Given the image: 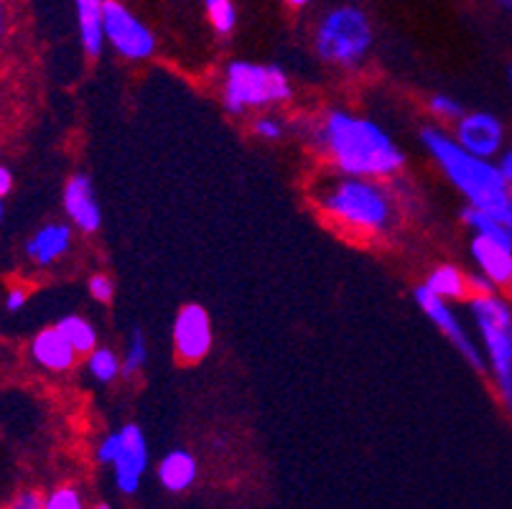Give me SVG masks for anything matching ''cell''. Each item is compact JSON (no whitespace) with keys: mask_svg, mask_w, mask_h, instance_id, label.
I'll return each mask as SVG.
<instances>
[{"mask_svg":"<svg viewBox=\"0 0 512 509\" xmlns=\"http://www.w3.org/2000/svg\"><path fill=\"white\" fill-rule=\"evenodd\" d=\"M311 140L339 174L390 179L406 163L403 151L380 125L347 110H329L314 125Z\"/></svg>","mask_w":512,"mask_h":509,"instance_id":"obj_1","label":"cell"},{"mask_svg":"<svg viewBox=\"0 0 512 509\" xmlns=\"http://www.w3.org/2000/svg\"><path fill=\"white\" fill-rule=\"evenodd\" d=\"M314 199L332 222L355 235H380L395 222L393 196L380 179L329 171L316 179Z\"/></svg>","mask_w":512,"mask_h":509,"instance_id":"obj_2","label":"cell"},{"mask_svg":"<svg viewBox=\"0 0 512 509\" xmlns=\"http://www.w3.org/2000/svg\"><path fill=\"white\" fill-rule=\"evenodd\" d=\"M421 143L428 156L436 161V166L444 171L446 179L454 184V189L467 199V207L505 219L512 189L502 179L495 161L464 151L454 140V135L441 128H423Z\"/></svg>","mask_w":512,"mask_h":509,"instance_id":"obj_3","label":"cell"},{"mask_svg":"<svg viewBox=\"0 0 512 509\" xmlns=\"http://www.w3.org/2000/svg\"><path fill=\"white\" fill-rule=\"evenodd\" d=\"M469 316L482 339L484 364L492 377L497 398L512 410V308L502 293H472Z\"/></svg>","mask_w":512,"mask_h":509,"instance_id":"obj_4","label":"cell"},{"mask_svg":"<svg viewBox=\"0 0 512 509\" xmlns=\"http://www.w3.org/2000/svg\"><path fill=\"white\" fill-rule=\"evenodd\" d=\"M291 95V79L281 67L255 62L227 64L222 102L230 115H242L253 107L281 105L291 100Z\"/></svg>","mask_w":512,"mask_h":509,"instance_id":"obj_5","label":"cell"},{"mask_svg":"<svg viewBox=\"0 0 512 509\" xmlns=\"http://www.w3.org/2000/svg\"><path fill=\"white\" fill-rule=\"evenodd\" d=\"M372 23L357 6H337L321 18L314 34L316 54L334 67H357L372 49Z\"/></svg>","mask_w":512,"mask_h":509,"instance_id":"obj_6","label":"cell"},{"mask_svg":"<svg viewBox=\"0 0 512 509\" xmlns=\"http://www.w3.org/2000/svg\"><path fill=\"white\" fill-rule=\"evenodd\" d=\"M105 44L113 46L120 56L130 62H143L156 51V39L151 28L136 18L120 0H105Z\"/></svg>","mask_w":512,"mask_h":509,"instance_id":"obj_7","label":"cell"},{"mask_svg":"<svg viewBox=\"0 0 512 509\" xmlns=\"http://www.w3.org/2000/svg\"><path fill=\"white\" fill-rule=\"evenodd\" d=\"M413 298H416L418 308L428 316V321L449 339L451 347L467 359L469 367L482 372V375H487V364H484L482 349L477 347V342H474L472 336H469V331L464 329V324L459 321V316H456V311L451 308V303L446 301V298L436 296L434 291H428L426 286H418L416 291H413Z\"/></svg>","mask_w":512,"mask_h":509,"instance_id":"obj_8","label":"cell"},{"mask_svg":"<svg viewBox=\"0 0 512 509\" xmlns=\"http://www.w3.org/2000/svg\"><path fill=\"white\" fill-rule=\"evenodd\" d=\"M469 252L479 275L490 280L497 293L512 291V237L507 227L487 235H474Z\"/></svg>","mask_w":512,"mask_h":509,"instance_id":"obj_9","label":"cell"},{"mask_svg":"<svg viewBox=\"0 0 512 509\" xmlns=\"http://www.w3.org/2000/svg\"><path fill=\"white\" fill-rule=\"evenodd\" d=\"M171 336H174V354L179 362H202L214 342L212 319H209L207 308L199 306V303H186V306H181L174 319Z\"/></svg>","mask_w":512,"mask_h":509,"instance_id":"obj_10","label":"cell"},{"mask_svg":"<svg viewBox=\"0 0 512 509\" xmlns=\"http://www.w3.org/2000/svg\"><path fill=\"white\" fill-rule=\"evenodd\" d=\"M454 140L464 151L495 161L505 151V125L492 112H464L454 123Z\"/></svg>","mask_w":512,"mask_h":509,"instance_id":"obj_11","label":"cell"},{"mask_svg":"<svg viewBox=\"0 0 512 509\" xmlns=\"http://www.w3.org/2000/svg\"><path fill=\"white\" fill-rule=\"evenodd\" d=\"M148 469V443L141 426L125 423L120 428V451L113 461L115 484L123 494H136L141 489Z\"/></svg>","mask_w":512,"mask_h":509,"instance_id":"obj_12","label":"cell"},{"mask_svg":"<svg viewBox=\"0 0 512 509\" xmlns=\"http://www.w3.org/2000/svg\"><path fill=\"white\" fill-rule=\"evenodd\" d=\"M64 212L72 219L74 227L85 235H95L102 227V209L97 204L95 189H92V181L85 174L69 176V181L64 184Z\"/></svg>","mask_w":512,"mask_h":509,"instance_id":"obj_13","label":"cell"},{"mask_svg":"<svg viewBox=\"0 0 512 509\" xmlns=\"http://www.w3.org/2000/svg\"><path fill=\"white\" fill-rule=\"evenodd\" d=\"M72 247V227L64 222H49L34 232L26 242V255L36 265L46 268L62 260Z\"/></svg>","mask_w":512,"mask_h":509,"instance_id":"obj_14","label":"cell"},{"mask_svg":"<svg viewBox=\"0 0 512 509\" xmlns=\"http://www.w3.org/2000/svg\"><path fill=\"white\" fill-rule=\"evenodd\" d=\"M31 357L39 367L49 372H67L72 370L79 354L74 352L72 344L64 339L62 331L57 326L41 329L31 342Z\"/></svg>","mask_w":512,"mask_h":509,"instance_id":"obj_15","label":"cell"},{"mask_svg":"<svg viewBox=\"0 0 512 509\" xmlns=\"http://www.w3.org/2000/svg\"><path fill=\"white\" fill-rule=\"evenodd\" d=\"M77 8V23H79V41L87 56L97 59L105 46V0H74Z\"/></svg>","mask_w":512,"mask_h":509,"instance_id":"obj_16","label":"cell"},{"mask_svg":"<svg viewBox=\"0 0 512 509\" xmlns=\"http://www.w3.org/2000/svg\"><path fill=\"white\" fill-rule=\"evenodd\" d=\"M197 474V459H194L189 451H184V448L169 451V454L161 459V464H158V482H161V487L169 489V492L174 494L192 489L194 482H197Z\"/></svg>","mask_w":512,"mask_h":509,"instance_id":"obj_17","label":"cell"},{"mask_svg":"<svg viewBox=\"0 0 512 509\" xmlns=\"http://www.w3.org/2000/svg\"><path fill=\"white\" fill-rule=\"evenodd\" d=\"M423 286L428 291H434L436 296L446 298V301H459V298L469 296L467 275L459 268H454V265H439V268L431 270V275H428Z\"/></svg>","mask_w":512,"mask_h":509,"instance_id":"obj_18","label":"cell"},{"mask_svg":"<svg viewBox=\"0 0 512 509\" xmlns=\"http://www.w3.org/2000/svg\"><path fill=\"white\" fill-rule=\"evenodd\" d=\"M54 326L62 331L64 339L72 344L77 354H90L92 349L97 347V329L85 319V316H64V319H59Z\"/></svg>","mask_w":512,"mask_h":509,"instance_id":"obj_19","label":"cell"},{"mask_svg":"<svg viewBox=\"0 0 512 509\" xmlns=\"http://www.w3.org/2000/svg\"><path fill=\"white\" fill-rule=\"evenodd\" d=\"M87 370L97 382L107 385V382H115L123 375V359L110 347H95L87 354Z\"/></svg>","mask_w":512,"mask_h":509,"instance_id":"obj_20","label":"cell"},{"mask_svg":"<svg viewBox=\"0 0 512 509\" xmlns=\"http://www.w3.org/2000/svg\"><path fill=\"white\" fill-rule=\"evenodd\" d=\"M120 359H123V377H136L146 367L148 342L141 329H133V334L128 336V344H125V352Z\"/></svg>","mask_w":512,"mask_h":509,"instance_id":"obj_21","label":"cell"},{"mask_svg":"<svg viewBox=\"0 0 512 509\" xmlns=\"http://www.w3.org/2000/svg\"><path fill=\"white\" fill-rule=\"evenodd\" d=\"M209 13V23L220 36L232 34V28L237 26V11L232 0H204Z\"/></svg>","mask_w":512,"mask_h":509,"instance_id":"obj_22","label":"cell"},{"mask_svg":"<svg viewBox=\"0 0 512 509\" xmlns=\"http://www.w3.org/2000/svg\"><path fill=\"white\" fill-rule=\"evenodd\" d=\"M428 110L434 112L436 118L451 120V123H456V120L462 118L464 112H467L464 110L462 102L451 95H444V92H441V95H434L431 100H428Z\"/></svg>","mask_w":512,"mask_h":509,"instance_id":"obj_23","label":"cell"},{"mask_svg":"<svg viewBox=\"0 0 512 509\" xmlns=\"http://www.w3.org/2000/svg\"><path fill=\"white\" fill-rule=\"evenodd\" d=\"M44 509H85V499L74 487H59L44 497Z\"/></svg>","mask_w":512,"mask_h":509,"instance_id":"obj_24","label":"cell"},{"mask_svg":"<svg viewBox=\"0 0 512 509\" xmlns=\"http://www.w3.org/2000/svg\"><path fill=\"white\" fill-rule=\"evenodd\" d=\"M87 288H90V296L95 298V301H100V303H110V301H113V296H115L113 278H110V275H105V273L92 275L90 283H87Z\"/></svg>","mask_w":512,"mask_h":509,"instance_id":"obj_25","label":"cell"},{"mask_svg":"<svg viewBox=\"0 0 512 509\" xmlns=\"http://www.w3.org/2000/svg\"><path fill=\"white\" fill-rule=\"evenodd\" d=\"M255 135H260L263 140H278L286 133V125L276 118V115H260L253 123Z\"/></svg>","mask_w":512,"mask_h":509,"instance_id":"obj_26","label":"cell"},{"mask_svg":"<svg viewBox=\"0 0 512 509\" xmlns=\"http://www.w3.org/2000/svg\"><path fill=\"white\" fill-rule=\"evenodd\" d=\"M118 451H120V431H115V433H107V436L102 438L100 446H97V451H95V456L100 464L113 466Z\"/></svg>","mask_w":512,"mask_h":509,"instance_id":"obj_27","label":"cell"},{"mask_svg":"<svg viewBox=\"0 0 512 509\" xmlns=\"http://www.w3.org/2000/svg\"><path fill=\"white\" fill-rule=\"evenodd\" d=\"M6 509H44V497L36 489H23L6 504Z\"/></svg>","mask_w":512,"mask_h":509,"instance_id":"obj_28","label":"cell"},{"mask_svg":"<svg viewBox=\"0 0 512 509\" xmlns=\"http://www.w3.org/2000/svg\"><path fill=\"white\" fill-rule=\"evenodd\" d=\"M13 31V0H0V49Z\"/></svg>","mask_w":512,"mask_h":509,"instance_id":"obj_29","label":"cell"},{"mask_svg":"<svg viewBox=\"0 0 512 509\" xmlns=\"http://www.w3.org/2000/svg\"><path fill=\"white\" fill-rule=\"evenodd\" d=\"M497 168H500L502 179L507 181V186L512 189V146L505 148V151L500 153V161H497Z\"/></svg>","mask_w":512,"mask_h":509,"instance_id":"obj_30","label":"cell"},{"mask_svg":"<svg viewBox=\"0 0 512 509\" xmlns=\"http://www.w3.org/2000/svg\"><path fill=\"white\" fill-rule=\"evenodd\" d=\"M26 301H29V296H26L23 288H11L6 298V308L8 311H21V308L26 306Z\"/></svg>","mask_w":512,"mask_h":509,"instance_id":"obj_31","label":"cell"},{"mask_svg":"<svg viewBox=\"0 0 512 509\" xmlns=\"http://www.w3.org/2000/svg\"><path fill=\"white\" fill-rule=\"evenodd\" d=\"M13 189V174L6 166H0V199H6V194H11Z\"/></svg>","mask_w":512,"mask_h":509,"instance_id":"obj_32","label":"cell"},{"mask_svg":"<svg viewBox=\"0 0 512 509\" xmlns=\"http://www.w3.org/2000/svg\"><path fill=\"white\" fill-rule=\"evenodd\" d=\"M505 227L512 237V194H510V204H507V212H505Z\"/></svg>","mask_w":512,"mask_h":509,"instance_id":"obj_33","label":"cell"},{"mask_svg":"<svg viewBox=\"0 0 512 509\" xmlns=\"http://www.w3.org/2000/svg\"><path fill=\"white\" fill-rule=\"evenodd\" d=\"M497 3H500V8H502V11L512 13V0H497Z\"/></svg>","mask_w":512,"mask_h":509,"instance_id":"obj_34","label":"cell"},{"mask_svg":"<svg viewBox=\"0 0 512 509\" xmlns=\"http://www.w3.org/2000/svg\"><path fill=\"white\" fill-rule=\"evenodd\" d=\"M286 3H288V6H293V8H304L309 0H286Z\"/></svg>","mask_w":512,"mask_h":509,"instance_id":"obj_35","label":"cell"},{"mask_svg":"<svg viewBox=\"0 0 512 509\" xmlns=\"http://www.w3.org/2000/svg\"><path fill=\"white\" fill-rule=\"evenodd\" d=\"M95 509H113V507H110V504H107V502H100Z\"/></svg>","mask_w":512,"mask_h":509,"instance_id":"obj_36","label":"cell"},{"mask_svg":"<svg viewBox=\"0 0 512 509\" xmlns=\"http://www.w3.org/2000/svg\"><path fill=\"white\" fill-rule=\"evenodd\" d=\"M507 77H510V87H512V64H510V69H507Z\"/></svg>","mask_w":512,"mask_h":509,"instance_id":"obj_37","label":"cell"},{"mask_svg":"<svg viewBox=\"0 0 512 509\" xmlns=\"http://www.w3.org/2000/svg\"><path fill=\"white\" fill-rule=\"evenodd\" d=\"M0 219H3V199H0Z\"/></svg>","mask_w":512,"mask_h":509,"instance_id":"obj_38","label":"cell"}]
</instances>
